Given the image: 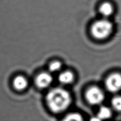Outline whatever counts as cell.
Returning <instances> with one entry per match:
<instances>
[{
  "instance_id": "cell-1",
  "label": "cell",
  "mask_w": 121,
  "mask_h": 121,
  "mask_svg": "<svg viewBox=\"0 0 121 121\" xmlns=\"http://www.w3.org/2000/svg\"><path fill=\"white\" fill-rule=\"evenodd\" d=\"M48 105L55 112H60L69 107L72 103L70 93L64 89L57 87L49 92L47 97Z\"/></svg>"
},
{
  "instance_id": "cell-2",
  "label": "cell",
  "mask_w": 121,
  "mask_h": 121,
  "mask_svg": "<svg viewBox=\"0 0 121 121\" xmlns=\"http://www.w3.org/2000/svg\"><path fill=\"white\" fill-rule=\"evenodd\" d=\"M114 30L112 23L108 18H103L94 22L90 26V34L93 39L103 41L112 35Z\"/></svg>"
},
{
  "instance_id": "cell-3",
  "label": "cell",
  "mask_w": 121,
  "mask_h": 121,
  "mask_svg": "<svg viewBox=\"0 0 121 121\" xmlns=\"http://www.w3.org/2000/svg\"><path fill=\"white\" fill-rule=\"evenodd\" d=\"M85 99L90 105L97 106L101 105L105 99V94L100 87L92 85L86 89Z\"/></svg>"
},
{
  "instance_id": "cell-4",
  "label": "cell",
  "mask_w": 121,
  "mask_h": 121,
  "mask_svg": "<svg viewBox=\"0 0 121 121\" xmlns=\"http://www.w3.org/2000/svg\"><path fill=\"white\" fill-rule=\"evenodd\" d=\"M105 89L110 93H117L121 91V73L113 72L106 77L104 82Z\"/></svg>"
},
{
  "instance_id": "cell-5",
  "label": "cell",
  "mask_w": 121,
  "mask_h": 121,
  "mask_svg": "<svg viewBox=\"0 0 121 121\" xmlns=\"http://www.w3.org/2000/svg\"><path fill=\"white\" fill-rule=\"evenodd\" d=\"M98 12L103 18H109L114 13V5L109 1H104L99 5Z\"/></svg>"
},
{
  "instance_id": "cell-6",
  "label": "cell",
  "mask_w": 121,
  "mask_h": 121,
  "mask_svg": "<svg viewBox=\"0 0 121 121\" xmlns=\"http://www.w3.org/2000/svg\"><path fill=\"white\" fill-rule=\"evenodd\" d=\"M52 82V78L49 73H42L39 74L36 79V83L40 88H45L49 86Z\"/></svg>"
},
{
  "instance_id": "cell-7",
  "label": "cell",
  "mask_w": 121,
  "mask_h": 121,
  "mask_svg": "<svg viewBox=\"0 0 121 121\" xmlns=\"http://www.w3.org/2000/svg\"><path fill=\"white\" fill-rule=\"evenodd\" d=\"M97 115L103 121L109 120L112 115V110L107 106H102L99 108Z\"/></svg>"
},
{
  "instance_id": "cell-8",
  "label": "cell",
  "mask_w": 121,
  "mask_h": 121,
  "mask_svg": "<svg viewBox=\"0 0 121 121\" xmlns=\"http://www.w3.org/2000/svg\"><path fill=\"white\" fill-rule=\"evenodd\" d=\"M74 80V75L70 71H65L61 73L59 76V81L64 84H69L72 83Z\"/></svg>"
},
{
  "instance_id": "cell-9",
  "label": "cell",
  "mask_w": 121,
  "mask_h": 121,
  "mask_svg": "<svg viewBox=\"0 0 121 121\" xmlns=\"http://www.w3.org/2000/svg\"><path fill=\"white\" fill-rule=\"evenodd\" d=\"M28 82L24 77L19 76L16 77L13 81L14 87L18 90H22L27 86Z\"/></svg>"
},
{
  "instance_id": "cell-10",
  "label": "cell",
  "mask_w": 121,
  "mask_h": 121,
  "mask_svg": "<svg viewBox=\"0 0 121 121\" xmlns=\"http://www.w3.org/2000/svg\"><path fill=\"white\" fill-rule=\"evenodd\" d=\"M110 104L112 109L117 112H121V95H115L112 99Z\"/></svg>"
},
{
  "instance_id": "cell-11",
  "label": "cell",
  "mask_w": 121,
  "mask_h": 121,
  "mask_svg": "<svg viewBox=\"0 0 121 121\" xmlns=\"http://www.w3.org/2000/svg\"><path fill=\"white\" fill-rule=\"evenodd\" d=\"M62 121H84L82 115L78 112H71L66 115Z\"/></svg>"
},
{
  "instance_id": "cell-12",
  "label": "cell",
  "mask_w": 121,
  "mask_h": 121,
  "mask_svg": "<svg viewBox=\"0 0 121 121\" xmlns=\"http://www.w3.org/2000/svg\"><path fill=\"white\" fill-rule=\"evenodd\" d=\"M61 68V64L59 61H55L51 63L49 67L50 72H56L59 70Z\"/></svg>"
},
{
  "instance_id": "cell-13",
  "label": "cell",
  "mask_w": 121,
  "mask_h": 121,
  "mask_svg": "<svg viewBox=\"0 0 121 121\" xmlns=\"http://www.w3.org/2000/svg\"><path fill=\"white\" fill-rule=\"evenodd\" d=\"M89 121H103L97 115V116L92 117L90 118Z\"/></svg>"
}]
</instances>
